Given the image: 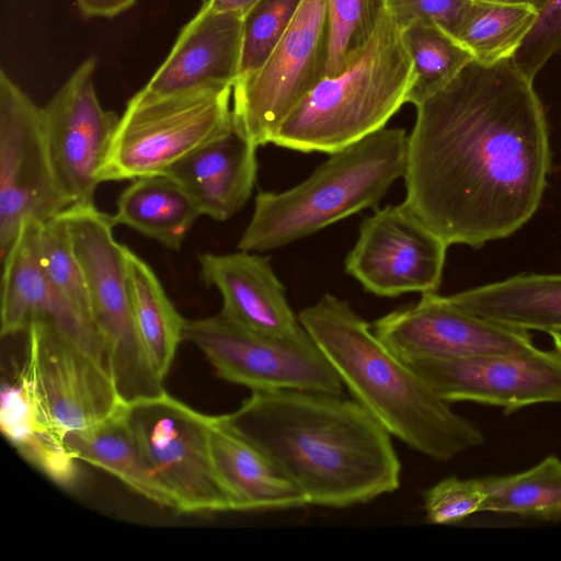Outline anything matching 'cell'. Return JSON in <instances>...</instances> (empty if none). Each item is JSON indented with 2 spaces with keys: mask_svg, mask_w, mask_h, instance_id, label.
<instances>
[{
  "mask_svg": "<svg viewBox=\"0 0 561 561\" xmlns=\"http://www.w3.org/2000/svg\"><path fill=\"white\" fill-rule=\"evenodd\" d=\"M260 0H207L208 4L217 11L239 12L243 15Z\"/></svg>",
  "mask_w": 561,
  "mask_h": 561,
  "instance_id": "8d00e7d4",
  "label": "cell"
},
{
  "mask_svg": "<svg viewBox=\"0 0 561 561\" xmlns=\"http://www.w3.org/2000/svg\"><path fill=\"white\" fill-rule=\"evenodd\" d=\"M552 339L553 350L561 357V331L549 334Z\"/></svg>",
  "mask_w": 561,
  "mask_h": 561,
  "instance_id": "f35d334b",
  "label": "cell"
},
{
  "mask_svg": "<svg viewBox=\"0 0 561 561\" xmlns=\"http://www.w3.org/2000/svg\"><path fill=\"white\" fill-rule=\"evenodd\" d=\"M443 400L470 401L512 413L540 404H561V357L536 348L525 354H493L408 363Z\"/></svg>",
  "mask_w": 561,
  "mask_h": 561,
  "instance_id": "9a60e30c",
  "label": "cell"
},
{
  "mask_svg": "<svg viewBox=\"0 0 561 561\" xmlns=\"http://www.w3.org/2000/svg\"><path fill=\"white\" fill-rule=\"evenodd\" d=\"M257 147L234 129L196 149L168 171L202 215L224 221L248 203L257 173Z\"/></svg>",
  "mask_w": 561,
  "mask_h": 561,
  "instance_id": "ffe728a7",
  "label": "cell"
},
{
  "mask_svg": "<svg viewBox=\"0 0 561 561\" xmlns=\"http://www.w3.org/2000/svg\"><path fill=\"white\" fill-rule=\"evenodd\" d=\"M408 137L403 128L383 127L329 153L298 185L278 193L260 191L238 249H278L363 209L378 208L393 182L404 176Z\"/></svg>",
  "mask_w": 561,
  "mask_h": 561,
  "instance_id": "277c9868",
  "label": "cell"
},
{
  "mask_svg": "<svg viewBox=\"0 0 561 561\" xmlns=\"http://www.w3.org/2000/svg\"><path fill=\"white\" fill-rule=\"evenodd\" d=\"M449 245L404 202L366 217L345 271L377 296L436 293Z\"/></svg>",
  "mask_w": 561,
  "mask_h": 561,
  "instance_id": "7c38bea8",
  "label": "cell"
},
{
  "mask_svg": "<svg viewBox=\"0 0 561 561\" xmlns=\"http://www.w3.org/2000/svg\"><path fill=\"white\" fill-rule=\"evenodd\" d=\"M72 201L53 163L42 107L0 73V259L27 221L43 222Z\"/></svg>",
  "mask_w": 561,
  "mask_h": 561,
  "instance_id": "8fae6325",
  "label": "cell"
},
{
  "mask_svg": "<svg viewBox=\"0 0 561 561\" xmlns=\"http://www.w3.org/2000/svg\"><path fill=\"white\" fill-rule=\"evenodd\" d=\"M415 78L402 32L388 9L360 55L322 78L293 108L272 144L332 153L386 127L407 103Z\"/></svg>",
  "mask_w": 561,
  "mask_h": 561,
  "instance_id": "5b68a950",
  "label": "cell"
},
{
  "mask_svg": "<svg viewBox=\"0 0 561 561\" xmlns=\"http://www.w3.org/2000/svg\"><path fill=\"white\" fill-rule=\"evenodd\" d=\"M36 248L48 279L94 325L83 271L61 214L37 224Z\"/></svg>",
  "mask_w": 561,
  "mask_h": 561,
  "instance_id": "4dcf8cb0",
  "label": "cell"
},
{
  "mask_svg": "<svg viewBox=\"0 0 561 561\" xmlns=\"http://www.w3.org/2000/svg\"><path fill=\"white\" fill-rule=\"evenodd\" d=\"M483 512L515 514L543 522L561 520V459L549 455L527 470L482 478Z\"/></svg>",
  "mask_w": 561,
  "mask_h": 561,
  "instance_id": "4316f807",
  "label": "cell"
},
{
  "mask_svg": "<svg viewBox=\"0 0 561 561\" xmlns=\"http://www.w3.org/2000/svg\"><path fill=\"white\" fill-rule=\"evenodd\" d=\"M537 14L528 3L472 0L456 38L481 65L512 59Z\"/></svg>",
  "mask_w": 561,
  "mask_h": 561,
  "instance_id": "83f0119b",
  "label": "cell"
},
{
  "mask_svg": "<svg viewBox=\"0 0 561 561\" xmlns=\"http://www.w3.org/2000/svg\"><path fill=\"white\" fill-rule=\"evenodd\" d=\"M65 443L79 461L110 472L149 501L175 510L172 496L140 453L127 422L126 404L92 426L68 433Z\"/></svg>",
  "mask_w": 561,
  "mask_h": 561,
  "instance_id": "cb8c5ba5",
  "label": "cell"
},
{
  "mask_svg": "<svg viewBox=\"0 0 561 561\" xmlns=\"http://www.w3.org/2000/svg\"><path fill=\"white\" fill-rule=\"evenodd\" d=\"M125 261L136 325L150 362L163 380L183 340L186 320L147 262L127 247Z\"/></svg>",
  "mask_w": 561,
  "mask_h": 561,
  "instance_id": "484cf974",
  "label": "cell"
},
{
  "mask_svg": "<svg viewBox=\"0 0 561 561\" xmlns=\"http://www.w3.org/2000/svg\"><path fill=\"white\" fill-rule=\"evenodd\" d=\"M401 32L414 65L415 78L407 98L414 106L447 85L473 60L455 36L435 23L416 21Z\"/></svg>",
  "mask_w": 561,
  "mask_h": 561,
  "instance_id": "f1b7e54d",
  "label": "cell"
},
{
  "mask_svg": "<svg viewBox=\"0 0 561 561\" xmlns=\"http://www.w3.org/2000/svg\"><path fill=\"white\" fill-rule=\"evenodd\" d=\"M243 18L214 10L204 0L141 90L161 95L211 84L233 87L240 71Z\"/></svg>",
  "mask_w": 561,
  "mask_h": 561,
  "instance_id": "ac0fdd59",
  "label": "cell"
},
{
  "mask_svg": "<svg viewBox=\"0 0 561 561\" xmlns=\"http://www.w3.org/2000/svg\"><path fill=\"white\" fill-rule=\"evenodd\" d=\"M0 426L15 449L55 483H77L79 460L54 426L24 366L13 382L2 386Z\"/></svg>",
  "mask_w": 561,
  "mask_h": 561,
  "instance_id": "7402d4cb",
  "label": "cell"
},
{
  "mask_svg": "<svg viewBox=\"0 0 561 561\" xmlns=\"http://www.w3.org/2000/svg\"><path fill=\"white\" fill-rule=\"evenodd\" d=\"M561 50V0H546L512 60L534 81L547 61Z\"/></svg>",
  "mask_w": 561,
  "mask_h": 561,
  "instance_id": "836d02e7",
  "label": "cell"
},
{
  "mask_svg": "<svg viewBox=\"0 0 561 561\" xmlns=\"http://www.w3.org/2000/svg\"><path fill=\"white\" fill-rule=\"evenodd\" d=\"M96 59H84L42 107L57 178L72 204H94L100 172L119 117L103 108L95 88Z\"/></svg>",
  "mask_w": 561,
  "mask_h": 561,
  "instance_id": "2e32d148",
  "label": "cell"
},
{
  "mask_svg": "<svg viewBox=\"0 0 561 561\" xmlns=\"http://www.w3.org/2000/svg\"><path fill=\"white\" fill-rule=\"evenodd\" d=\"M87 18H114L130 9L137 0H76Z\"/></svg>",
  "mask_w": 561,
  "mask_h": 561,
  "instance_id": "d590c367",
  "label": "cell"
},
{
  "mask_svg": "<svg viewBox=\"0 0 561 561\" xmlns=\"http://www.w3.org/2000/svg\"><path fill=\"white\" fill-rule=\"evenodd\" d=\"M126 417L145 461L172 496L175 511H238L213 459L214 416L163 391L126 404Z\"/></svg>",
  "mask_w": 561,
  "mask_h": 561,
  "instance_id": "ba28073f",
  "label": "cell"
},
{
  "mask_svg": "<svg viewBox=\"0 0 561 561\" xmlns=\"http://www.w3.org/2000/svg\"><path fill=\"white\" fill-rule=\"evenodd\" d=\"M328 0H302L264 62L232 87L233 129L257 148L272 140L293 108L324 77Z\"/></svg>",
  "mask_w": 561,
  "mask_h": 561,
  "instance_id": "30bf717a",
  "label": "cell"
},
{
  "mask_svg": "<svg viewBox=\"0 0 561 561\" xmlns=\"http://www.w3.org/2000/svg\"><path fill=\"white\" fill-rule=\"evenodd\" d=\"M301 2L260 0L244 14L238 78L251 73L264 62L290 25Z\"/></svg>",
  "mask_w": 561,
  "mask_h": 561,
  "instance_id": "1f68e13d",
  "label": "cell"
},
{
  "mask_svg": "<svg viewBox=\"0 0 561 561\" xmlns=\"http://www.w3.org/2000/svg\"><path fill=\"white\" fill-rule=\"evenodd\" d=\"M213 459L238 511L289 510L309 505L298 485L224 417L214 416Z\"/></svg>",
  "mask_w": 561,
  "mask_h": 561,
  "instance_id": "44dd1931",
  "label": "cell"
},
{
  "mask_svg": "<svg viewBox=\"0 0 561 561\" xmlns=\"http://www.w3.org/2000/svg\"><path fill=\"white\" fill-rule=\"evenodd\" d=\"M371 328L407 363L537 348L528 331L469 312L436 293L422 294L416 304L385 314Z\"/></svg>",
  "mask_w": 561,
  "mask_h": 561,
  "instance_id": "5bb4252c",
  "label": "cell"
},
{
  "mask_svg": "<svg viewBox=\"0 0 561 561\" xmlns=\"http://www.w3.org/2000/svg\"><path fill=\"white\" fill-rule=\"evenodd\" d=\"M400 28L416 21L435 23L456 37L472 0H386Z\"/></svg>",
  "mask_w": 561,
  "mask_h": 561,
  "instance_id": "e575fe53",
  "label": "cell"
},
{
  "mask_svg": "<svg viewBox=\"0 0 561 561\" xmlns=\"http://www.w3.org/2000/svg\"><path fill=\"white\" fill-rule=\"evenodd\" d=\"M202 278L222 297L220 314L248 330L288 335L302 328L268 257L257 253H204L198 257Z\"/></svg>",
  "mask_w": 561,
  "mask_h": 561,
  "instance_id": "d6986e66",
  "label": "cell"
},
{
  "mask_svg": "<svg viewBox=\"0 0 561 561\" xmlns=\"http://www.w3.org/2000/svg\"><path fill=\"white\" fill-rule=\"evenodd\" d=\"M83 271L93 323L105 345L111 374L128 404L164 390L140 339L130 298L125 247L116 241L113 216L94 204L61 213Z\"/></svg>",
  "mask_w": 561,
  "mask_h": 561,
  "instance_id": "8992f818",
  "label": "cell"
},
{
  "mask_svg": "<svg viewBox=\"0 0 561 561\" xmlns=\"http://www.w3.org/2000/svg\"><path fill=\"white\" fill-rule=\"evenodd\" d=\"M183 340L204 353L220 378L251 391L343 394L341 378L304 327L293 334L271 335L242 328L219 313L186 320Z\"/></svg>",
  "mask_w": 561,
  "mask_h": 561,
  "instance_id": "9c48e42d",
  "label": "cell"
},
{
  "mask_svg": "<svg viewBox=\"0 0 561 561\" xmlns=\"http://www.w3.org/2000/svg\"><path fill=\"white\" fill-rule=\"evenodd\" d=\"M298 319L352 398L391 436L436 461L483 444L479 426L439 398L346 300L325 294Z\"/></svg>",
  "mask_w": 561,
  "mask_h": 561,
  "instance_id": "3957f363",
  "label": "cell"
},
{
  "mask_svg": "<svg viewBox=\"0 0 561 561\" xmlns=\"http://www.w3.org/2000/svg\"><path fill=\"white\" fill-rule=\"evenodd\" d=\"M224 417L298 485L309 505L350 507L400 486L391 435L353 398L252 391Z\"/></svg>",
  "mask_w": 561,
  "mask_h": 561,
  "instance_id": "7a4b0ae2",
  "label": "cell"
},
{
  "mask_svg": "<svg viewBox=\"0 0 561 561\" xmlns=\"http://www.w3.org/2000/svg\"><path fill=\"white\" fill-rule=\"evenodd\" d=\"M202 216L187 193L167 174L141 176L119 194L113 219L168 249L179 250Z\"/></svg>",
  "mask_w": 561,
  "mask_h": 561,
  "instance_id": "d4e9b609",
  "label": "cell"
},
{
  "mask_svg": "<svg viewBox=\"0 0 561 561\" xmlns=\"http://www.w3.org/2000/svg\"><path fill=\"white\" fill-rule=\"evenodd\" d=\"M37 224L27 221L1 260V335L26 332L34 323L57 327L111 373L108 355L95 327L51 284L41 266Z\"/></svg>",
  "mask_w": 561,
  "mask_h": 561,
  "instance_id": "e0dca14e",
  "label": "cell"
},
{
  "mask_svg": "<svg viewBox=\"0 0 561 561\" xmlns=\"http://www.w3.org/2000/svg\"><path fill=\"white\" fill-rule=\"evenodd\" d=\"M448 298L456 306L524 331H561V274L524 273Z\"/></svg>",
  "mask_w": 561,
  "mask_h": 561,
  "instance_id": "603a6c76",
  "label": "cell"
},
{
  "mask_svg": "<svg viewBox=\"0 0 561 561\" xmlns=\"http://www.w3.org/2000/svg\"><path fill=\"white\" fill-rule=\"evenodd\" d=\"M415 107L403 202L448 245L480 248L527 224L551 161L534 81L512 59L472 60Z\"/></svg>",
  "mask_w": 561,
  "mask_h": 561,
  "instance_id": "6da1fadb",
  "label": "cell"
},
{
  "mask_svg": "<svg viewBox=\"0 0 561 561\" xmlns=\"http://www.w3.org/2000/svg\"><path fill=\"white\" fill-rule=\"evenodd\" d=\"M485 489L482 478L447 477L424 492L426 518L436 525L455 524L483 512Z\"/></svg>",
  "mask_w": 561,
  "mask_h": 561,
  "instance_id": "d6a6232c",
  "label": "cell"
},
{
  "mask_svg": "<svg viewBox=\"0 0 561 561\" xmlns=\"http://www.w3.org/2000/svg\"><path fill=\"white\" fill-rule=\"evenodd\" d=\"M474 1H493V2H511V3H528L537 8L538 10L542 7L546 0H474Z\"/></svg>",
  "mask_w": 561,
  "mask_h": 561,
  "instance_id": "74e56055",
  "label": "cell"
},
{
  "mask_svg": "<svg viewBox=\"0 0 561 561\" xmlns=\"http://www.w3.org/2000/svg\"><path fill=\"white\" fill-rule=\"evenodd\" d=\"M24 367L58 433L92 426L126 404L111 373L61 329L42 323L27 331Z\"/></svg>",
  "mask_w": 561,
  "mask_h": 561,
  "instance_id": "4fadbf2b",
  "label": "cell"
},
{
  "mask_svg": "<svg viewBox=\"0 0 561 561\" xmlns=\"http://www.w3.org/2000/svg\"><path fill=\"white\" fill-rule=\"evenodd\" d=\"M232 85L133 95L119 117L101 182L165 174L176 162L233 130Z\"/></svg>",
  "mask_w": 561,
  "mask_h": 561,
  "instance_id": "52a82bcc",
  "label": "cell"
},
{
  "mask_svg": "<svg viewBox=\"0 0 561 561\" xmlns=\"http://www.w3.org/2000/svg\"><path fill=\"white\" fill-rule=\"evenodd\" d=\"M386 10V0H328L324 77L340 73L360 55Z\"/></svg>",
  "mask_w": 561,
  "mask_h": 561,
  "instance_id": "f546056e",
  "label": "cell"
}]
</instances>
